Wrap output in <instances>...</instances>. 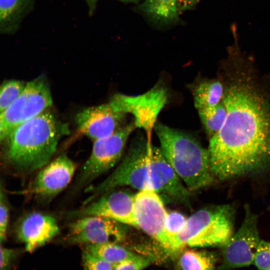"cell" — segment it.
<instances>
[{"label":"cell","instance_id":"obj_33","mask_svg":"<svg viewBox=\"0 0 270 270\" xmlns=\"http://www.w3.org/2000/svg\"><path fill=\"white\" fill-rule=\"evenodd\" d=\"M5 235H4V234H2L0 232V243H1L2 242V240H4V238H5Z\"/></svg>","mask_w":270,"mask_h":270},{"label":"cell","instance_id":"obj_11","mask_svg":"<svg viewBox=\"0 0 270 270\" xmlns=\"http://www.w3.org/2000/svg\"><path fill=\"white\" fill-rule=\"evenodd\" d=\"M125 226L106 218L82 216L69 224L66 240L71 244L118 243L124 239Z\"/></svg>","mask_w":270,"mask_h":270},{"label":"cell","instance_id":"obj_21","mask_svg":"<svg viewBox=\"0 0 270 270\" xmlns=\"http://www.w3.org/2000/svg\"><path fill=\"white\" fill-rule=\"evenodd\" d=\"M84 250L112 265L132 258L136 255L114 242L88 244Z\"/></svg>","mask_w":270,"mask_h":270},{"label":"cell","instance_id":"obj_36","mask_svg":"<svg viewBox=\"0 0 270 270\" xmlns=\"http://www.w3.org/2000/svg\"></svg>","mask_w":270,"mask_h":270},{"label":"cell","instance_id":"obj_12","mask_svg":"<svg viewBox=\"0 0 270 270\" xmlns=\"http://www.w3.org/2000/svg\"><path fill=\"white\" fill-rule=\"evenodd\" d=\"M134 209L138 228L156 240L168 254L170 244L164 229L168 212L158 194L151 190H140L134 194Z\"/></svg>","mask_w":270,"mask_h":270},{"label":"cell","instance_id":"obj_1","mask_svg":"<svg viewBox=\"0 0 270 270\" xmlns=\"http://www.w3.org/2000/svg\"><path fill=\"white\" fill-rule=\"evenodd\" d=\"M227 110L210 139L212 172L224 180L260 174L270 167V100L250 76L240 74L225 88Z\"/></svg>","mask_w":270,"mask_h":270},{"label":"cell","instance_id":"obj_4","mask_svg":"<svg viewBox=\"0 0 270 270\" xmlns=\"http://www.w3.org/2000/svg\"><path fill=\"white\" fill-rule=\"evenodd\" d=\"M234 212L233 206L222 204L194 213L176 236L170 256H178L186 246L222 247L233 234Z\"/></svg>","mask_w":270,"mask_h":270},{"label":"cell","instance_id":"obj_17","mask_svg":"<svg viewBox=\"0 0 270 270\" xmlns=\"http://www.w3.org/2000/svg\"><path fill=\"white\" fill-rule=\"evenodd\" d=\"M33 0H0V34H14L30 12Z\"/></svg>","mask_w":270,"mask_h":270},{"label":"cell","instance_id":"obj_23","mask_svg":"<svg viewBox=\"0 0 270 270\" xmlns=\"http://www.w3.org/2000/svg\"><path fill=\"white\" fill-rule=\"evenodd\" d=\"M26 83L18 80L6 81L0 86V115L14 102Z\"/></svg>","mask_w":270,"mask_h":270},{"label":"cell","instance_id":"obj_2","mask_svg":"<svg viewBox=\"0 0 270 270\" xmlns=\"http://www.w3.org/2000/svg\"><path fill=\"white\" fill-rule=\"evenodd\" d=\"M68 124L48 109L15 128L6 137V157L18 170L42 168L56 153L58 142L68 134Z\"/></svg>","mask_w":270,"mask_h":270},{"label":"cell","instance_id":"obj_32","mask_svg":"<svg viewBox=\"0 0 270 270\" xmlns=\"http://www.w3.org/2000/svg\"><path fill=\"white\" fill-rule=\"evenodd\" d=\"M4 139H5V138H4V132H3L2 123L0 115V144L2 142Z\"/></svg>","mask_w":270,"mask_h":270},{"label":"cell","instance_id":"obj_3","mask_svg":"<svg viewBox=\"0 0 270 270\" xmlns=\"http://www.w3.org/2000/svg\"><path fill=\"white\" fill-rule=\"evenodd\" d=\"M154 130L160 149L168 163L190 191L209 186L214 180L208 150L194 137L156 122Z\"/></svg>","mask_w":270,"mask_h":270},{"label":"cell","instance_id":"obj_8","mask_svg":"<svg viewBox=\"0 0 270 270\" xmlns=\"http://www.w3.org/2000/svg\"><path fill=\"white\" fill-rule=\"evenodd\" d=\"M245 216L238 230L222 247V262L218 270H230L254 263L261 240L258 228V216L248 204L244 206Z\"/></svg>","mask_w":270,"mask_h":270},{"label":"cell","instance_id":"obj_24","mask_svg":"<svg viewBox=\"0 0 270 270\" xmlns=\"http://www.w3.org/2000/svg\"><path fill=\"white\" fill-rule=\"evenodd\" d=\"M187 218L178 212H168L164 223L166 234L169 240L170 248L168 254L170 256L174 240L184 228Z\"/></svg>","mask_w":270,"mask_h":270},{"label":"cell","instance_id":"obj_34","mask_svg":"<svg viewBox=\"0 0 270 270\" xmlns=\"http://www.w3.org/2000/svg\"><path fill=\"white\" fill-rule=\"evenodd\" d=\"M122 0V1H123V2H136V1H138V0Z\"/></svg>","mask_w":270,"mask_h":270},{"label":"cell","instance_id":"obj_10","mask_svg":"<svg viewBox=\"0 0 270 270\" xmlns=\"http://www.w3.org/2000/svg\"><path fill=\"white\" fill-rule=\"evenodd\" d=\"M96 198L78 210L68 212L66 216L71 218L101 216L138 228L134 214V195L126 190L114 188Z\"/></svg>","mask_w":270,"mask_h":270},{"label":"cell","instance_id":"obj_29","mask_svg":"<svg viewBox=\"0 0 270 270\" xmlns=\"http://www.w3.org/2000/svg\"><path fill=\"white\" fill-rule=\"evenodd\" d=\"M200 0H177L176 6L179 14L194 7Z\"/></svg>","mask_w":270,"mask_h":270},{"label":"cell","instance_id":"obj_15","mask_svg":"<svg viewBox=\"0 0 270 270\" xmlns=\"http://www.w3.org/2000/svg\"><path fill=\"white\" fill-rule=\"evenodd\" d=\"M126 114L108 102L82 110L76 114V121L80 130L94 141L120 128Z\"/></svg>","mask_w":270,"mask_h":270},{"label":"cell","instance_id":"obj_9","mask_svg":"<svg viewBox=\"0 0 270 270\" xmlns=\"http://www.w3.org/2000/svg\"><path fill=\"white\" fill-rule=\"evenodd\" d=\"M166 100V88L157 84L141 95L115 94L109 102L118 111L132 114L136 127L143 128L146 132L148 141L151 142L152 129L154 128L157 116Z\"/></svg>","mask_w":270,"mask_h":270},{"label":"cell","instance_id":"obj_22","mask_svg":"<svg viewBox=\"0 0 270 270\" xmlns=\"http://www.w3.org/2000/svg\"><path fill=\"white\" fill-rule=\"evenodd\" d=\"M198 114L210 139L216 134L222 126L227 114L226 106L223 102L216 106L198 110Z\"/></svg>","mask_w":270,"mask_h":270},{"label":"cell","instance_id":"obj_20","mask_svg":"<svg viewBox=\"0 0 270 270\" xmlns=\"http://www.w3.org/2000/svg\"><path fill=\"white\" fill-rule=\"evenodd\" d=\"M216 255L211 252L186 250L180 253L176 262V270H214Z\"/></svg>","mask_w":270,"mask_h":270},{"label":"cell","instance_id":"obj_16","mask_svg":"<svg viewBox=\"0 0 270 270\" xmlns=\"http://www.w3.org/2000/svg\"><path fill=\"white\" fill-rule=\"evenodd\" d=\"M60 233L56 219L46 214L34 212L27 215L18 230V237L26 251L32 252L43 246Z\"/></svg>","mask_w":270,"mask_h":270},{"label":"cell","instance_id":"obj_19","mask_svg":"<svg viewBox=\"0 0 270 270\" xmlns=\"http://www.w3.org/2000/svg\"><path fill=\"white\" fill-rule=\"evenodd\" d=\"M225 88L217 80H209L200 84L194 91V104L198 110L214 107L223 100Z\"/></svg>","mask_w":270,"mask_h":270},{"label":"cell","instance_id":"obj_5","mask_svg":"<svg viewBox=\"0 0 270 270\" xmlns=\"http://www.w3.org/2000/svg\"><path fill=\"white\" fill-rule=\"evenodd\" d=\"M151 142L138 137L131 143L120 162L104 180L94 187L88 188L92 195L87 204L110 190L128 186L139 190H152L150 181L148 148Z\"/></svg>","mask_w":270,"mask_h":270},{"label":"cell","instance_id":"obj_35","mask_svg":"<svg viewBox=\"0 0 270 270\" xmlns=\"http://www.w3.org/2000/svg\"><path fill=\"white\" fill-rule=\"evenodd\" d=\"M0 198H1V194H0Z\"/></svg>","mask_w":270,"mask_h":270},{"label":"cell","instance_id":"obj_27","mask_svg":"<svg viewBox=\"0 0 270 270\" xmlns=\"http://www.w3.org/2000/svg\"><path fill=\"white\" fill-rule=\"evenodd\" d=\"M84 270H112L113 265L84 250L82 255Z\"/></svg>","mask_w":270,"mask_h":270},{"label":"cell","instance_id":"obj_25","mask_svg":"<svg viewBox=\"0 0 270 270\" xmlns=\"http://www.w3.org/2000/svg\"><path fill=\"white\" fill-rule=\"evenodd\" d=\"M152 258L136 254L134 257L113 265L112 270H142L152 262Z\"/></svg>","mask_w":270,"mask_h":270},{"label":"cell","instance_id":"obj_18","mask_svg":"<svg viewBox=\"0 0 270 270\" xmlns=\"http://www.w3.org/2000/svg\"><path fill=\"white\" fill-rule=\"evenodd\" d=\"M177 0H144L140 9L150 20L166 25L178 20Z\"/></svg>","mask_w":270,"mask_h":270},{"label":"cell","instance_id":"obj_31","mask_svg":"<svg viewBox=\"0 0 270 270\" xmlns=\"http://www.w3.org/2000/svg\"><path fill=\"white\" fill-rule=\"evenodd\" d=\"M90 8V13H92L96 7L98 0H86Z\"/></svg>","mask_w":270,"mask_h":270},{"label":"cell","instance_id":"obj_30","mask_svg":"<svg viewBox=\"0 0 270 270\" xmlns=\"http://www.w3.org/2000/svg\"><path fill=\"white\" fill-rule=\"evenodd\" d=\"M8 212L6 208L0 203V232L6 236L8 224Z\"/></svg>","mask_w":270,"mask_h":270},{"label":"cell","instance_id":"obj_6","mask_svg":"<svg viewBox=\"0 0 270 270\" xmlns=\"http://www.w3.org/2000/svg\"><path fill=\"white\" fill-rule=\"evenodd\" d=\"M135 128L132 120L113 134L94 141L91 154L75 179L72 192L86 188L118 163L129 136Z\"/></svg>","mask_w":270,"mask_h":270},{"label":"cell","instance_id":"obj_7","mask_svg":"<svg viewBox=\"0 0 270 270\" xmlns=\"http://www.w3.org/2000/svg\"><path fill=\"white\" fill-rule=\"evenodd\" d=\"M52 100L45 76L26 83L10 107L0 115L5 138L17 126L48 109Z\"/></svg>","mask_w":270,"mask_h":270},{"label":"cell","instance_id":"obj_14","mask_svg":"<svg viewBox=\"0 0 270 270\" xmlns=\"http://www.w3.org/2000/svg\"><path fill=\"white\" fill-rule=\"evenodd\" d=\"M76 164L62 154L42 167L32 183L30 192L42 201L48 202L67 187Z\"/></svg>","mask_w":270,"mask_h":270},{"label":"cell","instance_id":"obj_13","mask_svg":"<svg viewBox=\"0 0 270 270\" xmlns=\"http://www.w3.org/2000/svg\"><path fill=\"white\" fill-rule=\"evenodd\" d=\"M150 181L152 190L190 206V190L164 156L160 148L150 144L148 148Z\"/></svg>","mask_w":270,"mask_h":270},{"label":"cell","instance_id":"obj_26","mask_svg":"<svg viewBox=\"0 0 270 270\" xmlns=\"http://www.w3.org/2000/svg\"><path fill=\"white\" fill-rule=\"evenodd\" d=\"M254 263L258 270H270V242L260 240Z\"/></svg>","mask_w":270,"mask_h":270},{"label":"cell","instance_id":"obj_28","mask_svg":"<svg viewBox=\"0 0 270 270\" xmlns=\"http://www.w3.org/2000/svg\"><path fill=\"white\" fill-rule=\"evenodd\" d=\"M14 256V252L6 248L0 243V270H6L10 266Z\"/></svg>","mask_w":270,"mask_h":270}]
</instances>
